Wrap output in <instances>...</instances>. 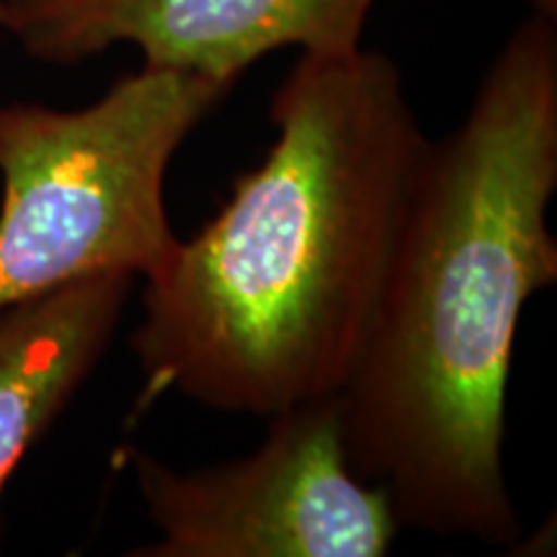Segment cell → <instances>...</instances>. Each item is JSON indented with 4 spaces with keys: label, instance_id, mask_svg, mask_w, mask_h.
I'll list each match as a JSON object with an SVG mask.
<instances>
[{
    "label": "cell",
    "instance_id": "6da1fadb",
    "mask_svg": "<svg viewBox=\"0 0 557 557\" xmlns=\"http://www.w3.org/2000/svg\"><path fill=\"white\" fill-rule=\"evenodd\" d=\"M557 32L532 13L468 120L429 143L372 329L338 393L348 462L400 527L508 547L506 387L521 312L557 278Z\"/></svg>",
    "mask_w": 557,
    "mask_h": 557
},
{
    "label": "cell",
    "instance_id": "7a4b0ae2",
    "mask_svg": "<svg viewBox=\"0 0 557 557\" xmlns=\"http://www.w3.org/2000/svg\"><path fill=\"white\" fill-rule=\"evenodd\" d=\"M271 122L263 163L145 282L143 406L173 389L274 416L351 377L431 139L398 65L361 47L302 54Z\"/></svg>",
    "mask_w": 557,
    "mask_h": 557
},
{
    "label": "cell",
    "instance_id": "3957f363",
    "mask_svg": "<svg viewBox=\"0 0 557 557\" xmlns=\"http://www.w3.org/2000/svg\"><path fill=\"white\" fill-rule=\"evenodd\" d=\"M235 83L143 65L86 109L0 107V310L81 278L158 276L165 173Z\"/></svg>",
    "mask_w": 557,
    "mask_h": 557
},
{
    "label": "cell",
    "instance_id": "277c9868",
    "mask_svg": "<svg viewBox=\"0 0 557 557\" xmlns=\"http://www.w3.org/2000/svg\"><path fill=\"white\" fill-rule=\"evenodd\" d=\"M132 470L160 532L148 557H382L400 521L385 487L351 470L338 395L271 416L238 462L176 472L145 451Z\"/></svg>",
    "mask_w": 557,
    "mask_h": 557
},
{
    "label": "cell",
    "instance_id": "5b68a950",
    "mask_svg": "<svg viewBox=\"0 0 557 557\" xmlns=\"http://www.w3.org/2000/svg\"><path fill=\"white\" fill-rule=\"evenodd\" d=\"M374 0H0V26L47 62H81L135 45L145 65L235 83L256 60L299 47H361Z\"/></svg>",
    "mask_w": 557,
    "mask_h": 557
},
{
    "label": "cell",
    "instance_id": "8992f818",
    "mask_svg": "<svg viewBox=\"0 0 557 557\" xmlns=\"http://www.w3.org/2000/svg\"><path fill=\"white\" fill-rule=\"evenodd\" d=\"M129 287L90 276L0 310V493L103 357Z\"/></svg>",
    "mask_w": 557,
    "mask_h": 557
},
{
    "label": "cell",
    "instance_id": "52a82bcc",
    "mask_svg": "<svg viewBox=\"0 0 557 557\" xmlns=\"http://www.w3.org/2000/svg\"><path fill=\"white\" fill-rule=\"evenodd\" d=\"M529 3H532L534 13H540V16L555 18V13H557V0H529Z\"/></svg>",
    "mask_w": 557,
    "mask_h": 557
},
{
    "label": "cell",
    "instance_id": "ba28073f",
    "mask_svg": "<svg viewBox=\"0 0 557 557\" xmlns=\"http://www.w3.org/2000/svg\"><path fill=\"white\" fill-rule=\"evenodd\" d=\"M0 13H3V9H0Z\"/></svg>",
    "mask_w": 557,
    "mask_h": 557
}]
</instances>
